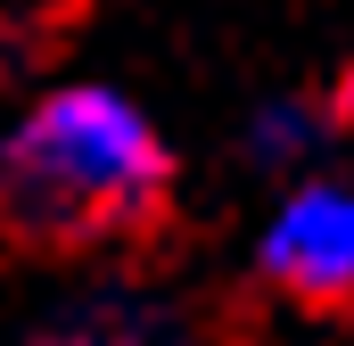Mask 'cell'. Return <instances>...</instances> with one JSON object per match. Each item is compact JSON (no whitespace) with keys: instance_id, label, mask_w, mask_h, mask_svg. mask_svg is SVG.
Segmentation results:
<instances>
[{"instance_id":"1","label":"cell","mask_w":354,"mask_h":346,"mask_svg":"<svg viewBox=\"0 0 354 346\" xmlns=\"http://www.w3.org/2000/svg\"><path fill=\"white\" fill-rule=\"evenodd\" d=\"M174 190L165 132L115 83H58L41 91L0 140V215L25 239L91 248L140 231Z\"/></svg>"},{"instance_id":"2","label":"cell","mask_w":354,"mask_h":346,"mask_svg":"<svg viewBox=\"0 0 354 346\" xmlns=\"http://www.w3.org/2000/svg\"><path fill=\"white\" fill-rule=\"evenodd\" d=\"M256 272L297 305H346L354 297V181H305L264 215Z\"/></svg>"},{"instance_id":"3","label":"cell","mask_w":354,"mask_h":346,"mask_svg":"<svg viewBox=\"0 0 354 346\" xmlns=\"http://www.w3.org/2000/svg\"><path fill=\"white\" fill-rule=\"evenodd\" d=\"M25 346H189V330H181V313H165L157 297L91 289L75 305H58Z\"/></svg>"},{"instance_id":"4","label":"cell","mask_w":354,"mask_h":346,"mask_svg":"<svg viewBox=\"0 0 354 346\" xmlns=\"http://www.w3.org/2000/svg\"><path fill=\"white\" fill-rule=\"evenodd\" d=\"M313 140H322V116H313L305 99H264L256 124H248V157L264 173H305Z\"/></svg>"},{"instance_id":"5","label":"cell","mask_w":354,"mask_h":346,"mask_svg":"<svg viewBox=\"0 0 354 346\" xmlns=\"http://www.w3.org/2000/svg\"><path fill=\"white\" fill-rule=\"evenodd\" d=\"M338 107H346V124H354V75H346V91H338Z\"/></svg>"}]
</instances>
